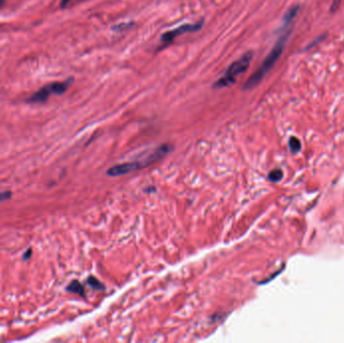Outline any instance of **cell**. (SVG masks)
<instances>
[{"label":"cell","mask_w":344,"mask_h":343,"mask_svg":"<svg viewBox=\"0 0 344 343\" xmlns=\"http://www.w3.org/2000/svg\"><path fill=\"white\" fill-rule=\"evenodd\" d=\"M72 80L69 79L65 82H55L52 84H49L42 89H40L37 92H35L33 95H31L27 102L29 103H44L46 102L51 95H62L64 94L69 86L71 85Z\"/></svg>","instance_id":"277c9868"},{"label":"cell","mask_w":344,"mask_h":343,"mask_svg":"<svg viewBox=\"0 0 344 343\" xmlns=\"http://www.w3.org/2000/svg\"><path fill=\"white\" fill-rule=\"evenodd\" d=\"M88 284H89L91 287H93V288H95V289H97V290H102V289H104L103 284L100 283L95 277H89V279H88Z\"/></svg>","instance_id":"52a82bcc"},{"label":"cell","mask_w":344,"mask_h":343,"mask_svg":"<svg viewBox=\"0 0 344 343\" xmlns=\"http://www.w3.org/2000/svg\"><path fill=\"white\" fill-rule=\"evenodd\" d=\"M72 0H62V3H61V6H62V8H65V7H67L68 5H69V3L71 2Z\"/></svg>","instance_id":"4fadbf2b"},{"label":"cell","mask_w":344,"mask_h":343,"mask_svg":"<svg viewBox=\"0 0 344 343\" xmlns=\"http://www.w3.org/2000/svg\"><path fill=\"white\" fill-rule=\"evenodd\" d=\"M4 3H5V0H0V8L4 5Z\"/></svg>","instance_id":"5bb4252c"},{"label":"cell","mask_w":344,"mask_h":343,"mask_svg":"<svg viewBox=\"0 0 344 343\" xmlns=\"http://www.w3.org/2000/svg\"><path fill=\"white\" fill-rule=\"evenodd\" d=\"M282 177H283V172H282V170H280V169H275V170L271 171L270 174H269L270 180H271V181H274V182L279 181L280 179H282Z\"/></svg>","instance_id":"ba28073f"},{"label":"cell","mask_w":344,"mask_h":343,"mask_svg":"<svg viewBox=\"0 0 344 343\" xmlns=\"http://www.w3.org/2000/svg\"><path fill=\"white\" fill-rule=\"evenodd\" d=\"M204 25V20H201L197 23H186V24H182L172 30H169L167 32H165L162 36H161V44L165 47L171 43H173V41L179 36L182 35L184 33L187 32H195L198 31L200 29H202Z\"/></svg>","instance_id":"5b68a950"},{"label":"cell","mask_w":344,"mask_h":343,"mask_svg":"<svg viewBox=\"0 0 344 343\" xmlns=\"http://www.w3.org/2000/svg\"><path fill=\"white\" fill-rule=\"evenodd\" d=\"M171 149H172V146L170 144L162 145L159 148H157L152 154H150L146 159L141 160V161L126 162V163H123V164L115 165L112 168H110L107 173L110 176H120V175H124V174L130 173V172H134L136 170L144 168V167L156 162L160 158L164 157L168 152L171 151Z\"/></svg>","instance_id":"7a4b0ae2"},{"label":"cell","mask_w":344,"mask_h":343,"mask_svg":"<svg viewBox=\"0 0 344 343\" xmlns=\"http://www.w3.org/2000/svg\"><path fill=\"white\" fill-rule=\"evenodd\" d=\"M11 198V193L10 192H3V193H0V202H3V201H6L8 199Z\"/></svg>","instance_id":"30bf717a"},{"label":"cell","mask_w":344,"mask_h":343,"mask_svg":"<svg viewBox=\"0 0 344 343\" xmlns=\"http://www.w3.org/2000/svg\"><path fill=\"white\" fill-rule=\"evenodd\" d=\"M67 290L71 293L78 294L80 296H85V289L83 287V285L79 282V281H72L69 284V286L67 287Z\"/></svg>","instance_id":"8992f818"},{"label":"cell","mask_w":344,"mask_h":343,"mask_svg":"<svg viewBox=\"0 0 344 343\" xmlns=\"http://www.w3.org/2000/svg\"><path fill=\"white\" fill-rule=\"evenodd\" d=\"M132 23H124V24H119L117 26L114 27V29H117V30H122L123 28H126V27H130Z\"/></svg>","instance_id":"8fae6325"},{"label":"cell","mask_w":344,"mask_h":343,"mask_svg":"<svg viewBox=\"0 0 344 343\" xmlns=\"http://www.w3.org/2000/svg\"><path fill=\"white\" fill-rule=\"evenodd\" d=\"M252 59H253V53L249 52L245 54L240 60L234 62L224 71V73L214 83L213 88L221 89V88H224V87H227L234 84L238 77H240L243 72H245L247 69H249Z\"/></svg>","instance_id":"3957f363"},{"label":"cell","mask_w":344,"mask_h":343,"mask_svg":"<svg viewBox=\"0 0 344 343\" xmlns=\"http://www.w3.org/2000/svg\"><path fill=\"white\" fill-rule=\"evenodd\" d=\"M31 254H32V250H31V249H28V250L23 254L22 259H23V260H28V259L31 257Z\"/></svg>","instance_id":"7c38bea8"},{"label":"cell","mask_w":344,"mask_h":343,"mask_svg":"<svg viewBox=\"0 0 344 343\" xmlns=\"http://www.w3.org/2000/svg\"><path fill=\"white\" fill-rule=\"evenodd\" d=\"M291 22H292V20L287 22V25H286L287 29L281 34V36L279 37V40H278L274 49L271 51V53L268 55V57L262 63L261 67L255 71L254 74H252L248 79V81L246 82V84L244 86V89L250 90V89L255 88L265 78V75L268 73V71L275 66L277 61L279 60V58L281 57V55L283 53L286 41H287L288 36L290 35V29H288V27L291 25Z\"/></svg>","instance_id":"6da1fadb"},{"label":"cell","mask_w":344,"mask_h":343,"mask_svg":"<svg viewBox=\"0 0 344 343\" xmlns=\"http://www.w3.org/2000/svg\"><path fill=\"white\" fill-rule=\"evenodd\" d=\"M289 146L291 148V150L293 152H296L298 150H300L301 148V144H300V141L297 139V138L292 137L290 139L289 141Z\"/></svg>","instance_id":"9c48e42d"}]
</instances>
